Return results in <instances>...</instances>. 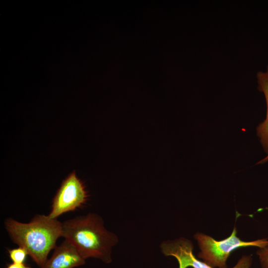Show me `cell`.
<instances>
[{
    "label": "cell",
    "instance_id": "6da1fadb",
    "mask_svg": "<svg viewBox=\"0 0 268 268\" xmlns=\"http://www.w3.org/2000/svg\"><path fill=\"white\" fill-rule=\"evenodd\" d=\"M62 237L85 260L95 258L106 264L111 263L112 247L118 242L117 236L104 226L102 217L93 213L63 222Z\"/></svg>",
    "mask_w": 268,
    "mask_h": 268
},
{
    "label": "cell",
    "instance_id": "7a4b0ae2",
    "mask_svg": "<svg viewBox=\"0 0 268 268\" xmlns=\"http://www.w3.org/2000/svg\"><path fill=\"white\" fill-rule=\"evenodd\" d=\"M4 227L12 241L24 248L33 261L42 267L48 259L56 241L62 237V222L44 214H36L30 222L22 223L11 218Z\"/></svg>",
    "mask_w": 268,
    "mask_h": 268
},
{
    "label": "cell",
    "instance_id": "3957f363",
    "mask_svg": "<svg viewBox=\"0 0 268 268\" xmlns=\"http://www.w3.org/2000/svg\"><path fill=\"white\" fill-rule=\"evenodd\" d=\"M236 233L235 227L230 236L220 241L203 233H196L194 237L201 250L198 257L213 268H227V260L231 253L235 249L249 246L259 248L268 246L267 238L244 241L236 236Z\"/></svg>",
    "mask_w": 268,
    "mask_h": 268
},
{
    "label": "cell",
    "instance_id": "277c9868",
    "mask_svg": "<svg viewBox=\"0 0 268 268\" xmlns=\"http://www.w3.org/2000/svg\"><path fill=\"white\" fill-rule=\"evenodd\" d=\"M87 198L84 185L73 171L63 181L53 199L51 210L48 215L57 219L65 212L81 207Z\"/></svg>",
    "mask_w": 268,
    "mask_h": 268
},
{
    "label": "cell",
    "instance_id": "5b68a950",
    "mask_svg": "<svg viewBox=\"0 0 268 268\" xmlns=\"http://www.w3.org/2000/svg\"><path fill=\"white\" fill-rule=\"evenodd\" d=\"M162 253L166 256L175 258L179 268H213L203 261L197 259L193 254V245L191 241L184 238L167 241L160 246ZM252 263L251 256H243L232 268H250Z\"/></svg>",
    "mask_w": 268,
    "mask_h": 268
},
{
    "label": "cell",
    "instance_id": "8992f818",
    "mask_svg": "<svg viewBox=\"0 0 268 268\" xmlns=\"http://www.w3.org/2000/svg\"><path fill=\"white\" fill-rule=\"evenodd\" d=\"M54 250L51 258L39 268H74L85 263V260L67 240L65 239Z\"/></svg>",
    "mask_w": 268,
    "mask_h": 268
},
{
    "label": "cell",
    "instance_id": "52a82bcc",
    "mask_svg": "<svg viewBox=\"0 0 268 268\" xmlns=\"http://www.w3.org/2000/svg\"><path fill=\"white\" fill-rule=\"evenodd\" d=\"M257 78L258 88L263 92L267 104L266 119L257 127V133L264 150L268 154V66L266 71L258 72Z\"/></svg>",
    "mask_w": 268,
    "mask_h": 268
},
{
    "label": "cell",
    "instance_id": "ba28073f",
    "mask_svg": "<svg viewBox=\"0 0 268 268\" xmlns=\"http://www.w3.org/2000/svg\"><path fill=\"white\" fill-rule=\"evenodd\" d=\"M9 257L14 263L23 264L28 255L27 251L23 247L8 249Z\"/></svg>",
    "mask_w": 268,
    "mask_h": 268
},
{
    "label": "cell",
    "instance_id": "9c48e42d",
    "mask_svg": "<svg viewBox=\"0 0 268 268\" xmlns=\"http://www.w3.org/2000/svg\"><path fill=\"white\" fill-rule=\"evenodd\" d=\"M262 268H268V246L259 248L257 252Z\"/></svg>",
    "mask_w": 268,
    "mask_h": 268
},
{
    "label": "cell",
    "instance_id": "30bf717a",
    "mask_svg": "<svg viewBox=\"0 0 268 268\" xmlns=\"http://www.w3.org/2000/svg\"><path fill=\"white\" fill-rule=\"evenodd\" d=\"M6 268H31L30 267L26 265L25 263L17 264L12 263L9 264Z\"/></svg>",
    "mask_w": 268,
    "mask_h": 268
},
{
    "label": "cell",
    "instance_id": "8fae6325",
    "mask_svg": "<svg viewBox=\"0 0 268 268\" xmlns=\"http://www.w3.org/2000/svg\"><path fill=\"white\" fill-rule=\"evenodd\" d=\"M267 161H268V154L266 157H265L262 160L258 162L257 164L263 163L264 162H267Z\"/></svg>",
    "mask_w": 268,
    "mask_h": 268
}]
</instances>
